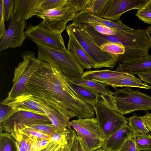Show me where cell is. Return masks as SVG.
I'll return each instance as SVG.
<instances>
[{
    "instance_id": "6da1fadb",
    "label": "cell",
    "mask_w": 151,
    "mask_h": 151,
    "mask_svg": "<svg viewBox=\"0 0 151 151\" xmlns=\"http://www.w3.org/2000/svg\"><path fill=\"white\" fill-rule=\"evenodd\" d=\"M25 93L44 100L69 119L94 116L93 106L80 99L66 75L46 62L40 60L37 70L28 81Z\"/></svg>"
},
{
    "instance_id": "7a4b0ae2",
    "label": "cell",
    "mask_w": 151,
    "mask_h": 151,
    "mask_svg": "<svg viewBox=\"0 0 151 151\" xmlns=\"http://www.w3.org/2000/svg\"><path fill=\"white\" fill-rule=\"evenodd\" d=\"M104 96L113 109L122 115L137 111L151 110V97L130 87L116 89L111 96Z\"/></svg>"
},
{
    "instance_id": "3957f363",
    "label": "cell",
    "mask_w": 151,
    "mask_h": 151,
    "mask_svg": "<svg viewBox=\"0 0 151 151\" xmlns=\"http://www.w3.org/2000/svg\"><path fill=\"white\" fill-rule=\"evenodd\" d=\"M32 41L37 48L39 60L51 65L68 76L81 77L84 72L83 69L67 49L58 50Z\"/></svg>"
},
{
    "instance_id": "277c9868",
    "label": "cell",
    "mask_w": 151,
    "mask_h": 151,
    "mask_svg": "<svg viewBox=\"0 0 151 151\" xmlns=\"http://www.w3.org/2000/svg\"><path fill=\"white\" fill-rule=\"evenodd\" d=\"M75 37L94 65L93 68H112L117 63L119 55L110 54L102 50L79 25L71 23L66 28Z\"/></svg>"
},
{
    "instance_id": "5b68a950",
    "label": "cell",
    "mask_w": 151,
    "mask_h": 151,
    "mask_svg": "<svg viewBox=\"0 0 151 151\" xmlns=\"http://www.w3.org/2000/svg\"><path fill=\"white\" fill-rule=\"evenodd\" d=\"M120 43L124 47L125 51L118 55L117 63L134 61L149 55L150 47L145 29H133L122 32Z\"/></svg>"
},
{
    "instance_id": "8992f818",
    "label": "cell",
    "mask_w": 151,
    "mask_h": 151,
    "mask_svg": "<svg viewBox=\"0 0 151 151\" xmlns=\"http://www.w3.org/2000/svg\"><path fill=\"white\" fill-rule=\"evenodd\" d=\"M84 151L101 147L106 139L97 120L94 117L79 118L70 122Z\"/></svg>"
},
{
    "instance_id": "52a82bcc",
    "label": "cell",
    "mask_w": 151,
    "mask_h": 151,
    "mask_svg": "<svg viewBox=\"0 0 151 151\" xmlns=\"http://www.w3.org/2000/svg\"><path fill=\"white\" fill-rule=\"evenodd\" d=\"M21 57L23 61L15 68L13 85L4 99L6 100L12 99L25 92L28 81L40 65V60L36 58L34 52H24Z\"/></svg>"
},
{
    "instance_id": "ba28073f",
    "label": "cell",
    "mask_w": 151,
    "mask_h": 151,
    "mask_svg": "<svg viewBox=\"0 0 151 151\" xmlns=\"http://www.w3.org/2000/svg\"><path fill=\"white\" fill-rule=\"evenodd\" d=\"M96 118L106 139L128 123V118L116 111L106 101L104 95L93 106Z\"/></svg>"
},
{
    "instance_id": "9c48e42d",
    "label": "cell",
    "mask_w": 151,
    "mask_h": 151,
    "mask_svg": "<svg viewBox=\"0 0 151 151\" xmlns=\"http://www.w3.org/2000/svg\"><path fill=\"white\" fill-rule=\"evenodd\" d=\"M76 9L68 2L55 9L36 14L35 15L42 19L40 24L47 30L62 34L66 29L67 23L73 20L76 14Z\"/></svg>"
},
{
    "instance_id": "30bf717a",
    "label": "cell",
    "mask_w": 151,
    "mask_h": 151,
    "mask_svg": "<svg viewBox=\"0 0 151 151\" xmlns=\"http://www.w3.org/2000/svg\"><path fill=\"white\" fill-rule=\"evenodd\" d=\"M24 33L27 38L43 45L60 50L66 49L61 34L49 31L40 24L35 26L29 24Z\"/></svg>"
},
{
    "instance_id": "8fae6325",
    "label": "cell",
    "mask_w": 151,
    "mask_h": 151,
    "mask_svg": "<svg viewBox=\"0 0 151 151\" xmlns=\"http://www.w3.org/2000/svg\"><path fill=\"white\" fill-rule=\"evenodd\" d=\"M27 26L26 21L17 20L13 14L10 17L7 29L1 39L0 51L22 46L27 38L24 31Z\"/></svg>"
},
{
    "instance_id": "7c38bea8",
    "label": "cell",
    "mask_w": 151,
    "mask_h": 151,
    "mask_svg": "<svg viewBox=\"0 0 151 151\" xmlns=\"http://www.w3.org/2000/svg\"><path fill=\"white\" fill-rule=\"evenodd\" d=\"M150 0H110L101 18L111 21L120 19L124 13L132 9L139 10Z\"/></svg>"
},
{
    "instance_id": "4fadbf2b",
    "label": "cell",
    "mask_w": 151,
    "mask_h": 151,
    "mask_svg": "<svg viewBox=\"0 0 151 151\" xmlns=\"http://www.w3.org/2000/svg\"><path fill=\"white\" fill-rule=\"evenodd\" d=\"M1 103L11 107L15 113L24 111L47 116L40 105L33 99L32 95L25 92L11 99H4Z\"/></svg>"
},
{
    "instance_id": "5bb4252c",
    "label": "cell",
    "mask_w": 151,
    "mask_h": 151,
    "mask_svg": "<svg viewBox=\"0 0 151 151\" xmlns=\"http://www.w3.org/2000/svg\"><path fill=\"white\" fill-rule=\"evenodd\" d=\"M72 23L78 24H97L121 32H127L133 29L123 24L120 19L116 21L107 20L95 16L87 10L76 13Z\"/></svg>"
},
{
    "instance_id": "9a60e30c",
    "label": "cell",
    "mask_w": 151,
    "mask_h": 151,
    "mask_svg": "<svg viewBox=\"0 0 151 151\" xmlns=\"http://www.w3.org/2000/svg\"><path fill=\"white\" fill-rule=\"evenodd\" d=\"M15 124H52L50 119L47 116L38 115L31 112L19 111L14 113L8 119L2 123L6 131H14Z\"/></svg>"
},
{
    "instance_id": "2e32d148",
    "label": "cell",
    "mask_w": 151,
    "mask_h": 151,
    "mask_svg": "<svg viewBox=\"0 0 151 151\" xmlns=\"http://www.w3.org/2000/svg\"><path fill=\"white\" fill-rule=\"evenodd\" d=\"M135 135L127 124L106 139L101 148L105 151H119L125 142Z\"/></svg>"
},
{
    "instance_id": "e0dca14e",
    "label": "cell",
    "mask_w": 151,
    "mask_h": 151,
    "mask_svg": "<svg viewBox=\"0 0 151 151\" xmlns=\"http://www.w3.org/2000/svg\"><path fill=\"white\" fill-rule=\"evenodd\" d=\"M43 0H14L13 14L17 20L26 21L38 13Z\"/></svg>"
},
{
    "instance_id": "ac0fdd59",
    "label": "cell",
    "mask_w": 151,
    "mask_h": 151,
    "mask_svg": "<svg viewBox=\"0 0 151 151\" xmlns=\"http://www.w3.org/2000/svg\"><path fill=\"white\" fill-rule=\"evenodd\" d=\"M35 101L40 106L51 121L52 124L60 132L66 131L70 127L69 119L59 113L44 100L36 98Z\"/></svg>"
},
{
    "instance_id": "d6986e66",
    "label": "cell",
    "mask_w": 151,
    "mask_h": 151,
    "mask_svg": "<svg viewBox=\"0 0 151 151\" xmlns=\"http://www.w3.org/2000/svg\"><path fill=\"white\" fill-rule=\"evenodd\" d=\"M69 37L67 50L73 55L84 69L90 70L94 65L75 37L68 31L66 30Z\"/></svg>"
},
{
    "instance_id": "ffe728a7",
    "label": "cell",
    "mask_w": 151,
    "mask_h": 151,
    "mask_svg": "<svg viewBox=\"0 0 151 151\" xmlns=\"http://www.w3.org/2000/svg\"><path fill=\"white\" fill-rule=\"evenodd\" d=\"M116 71L134 75L151 71V55L134 61L119 63Z\"/></svg>"
},
{
    "instance_id": "44dd1931",
    "label": "cell",
    "mask_w": 151,
    "mask_h": 151,
    "mask_svg": "<svg viewBox=\"0 0 151 151\" xmlns=\"http://www.w3.org/2000/svg\"><path fill=\"white\" fill-rule=\"evenodd\" d=\"M129 73L109 69L89 70L84 72L81 78L105 84L111 80L127 76Z\"/></svg>"
},
{
    "instance_id": "7402d4cb",
    "label": "cell",
    "mask_w": 151,
    "mask_h": 151,
    "mask_svg": "<svg viewBox=\"0 0 151 151\" xmlns=\"http://www.w3.org/2000/svg\"><path fill=\"white\" fill-rule=\"evenodd\" d=\"M66 76L69 84L80 99L86 104L93 106L98 101L101 94L88 87L73 83Z\"/></svg>"
},
{
    "instance_id": "603a6c76",
    "label": "cell",
    "mask_w": 151,
    "mask_h": 151,
    "mask_svg": "<svg viewBox=\"0 0 151 151\" xmlns=\"http://www.w3.org/2000/svg\"><path fill=\"white\" fill-rule=\"evenodd\" d=\"M105 84L114 88L125 87L151 89V86L143 82L134 75L130 73L127 76L111 80Z\"/></svg>"
},
{
    "instance_id": "cb8c5ba5",
    "label": "cell",
    "mask_w": 151,
    "mask_h": 151,
    "mask_svg": "<svg viewBox=\"0 0 151 151\" xmlns=\"http://www.w3.org/2000/svg\"><path fill=\"white\" fill-rule=\"evenodd\" d=\"M67 76L68 78L73 83L88 87L105 96H111L113 93L109 89L107 85L105 84L89 79Z\"/></svg>"
},
{
    "instance_id": "d4e9b609",
    "label": "cell",
    "mask_w": 151,
    "mask_h": 151,
    "mask_svg": "<svg viewBox=\"0 0 151 151\" xmlns=\"http://www.w3.org/2000/svg\"><path fill=\"white\" fill-rule=\"evenodd\" d=\"M128 125L135 134H150L142 120V116L134 115L128 118Z\"/></svg>"
},
{
    "instance_id": "484cf974",
    "label": "cell",
    "mask_w": 151,
    "mask_h": 151,
    "mask_svg": "<svg viewBox=\"0 0 151 151\" xmlns=\"http://www.w3.org/2000/svg\"><path fill=\"white\" fill-rule=\"evenodd\" d=\"M110 1V0H91L87 10L92 14L101 18Z\"/></svg>"
},
{
    "instance_id": "4316f807",
    "label": "cell",
    "mask_w": 151,
    "mask_h": 151,
    "mask_svg": "<svg viewBox=\"0 0 151 151\" xmlns=\"http://www.w3.org/2000/svg\"><path fill=\"white\" fill-rule=\"evenodd\" d=\"M27 127L43 134L52 137L57 133L61 132L52 124H24Z\"/></svg>"
},
{
    "instance_id": "83f0119b",
    "label": "cell",
    "mask_w": 151,
    "mask_h": 151,
    "mask_svg": "<svg viewBox=\"0 0 151 151\" xmlns=\"http://www.w3.org/2000/svg\"><path fill=\"white\" fill-rule=\"evenodd\" d=\"M100 47L103 50L114 55H121L125 51L124 46L118 43L107 42L103 44Z\"/></svg>"
},
{
    "instance_id": "f1b7e54d",
    "label": "cell",
    "mask_w": 151,
    "mask_h": 151,
    "mask_svg": "<svg viewBox=\"0 0 151 151\" xmlns=\"http://www.w3.org/2000/svg\"><path fill=\"white\" fill-rule=\"evenodd\" d=\"M137 150L151 148V134H135L133 137Z\"/></svg>"
},
{
    "instance_id": "f546056e",
    "label": "cell",
    "mask_w": 151,
    "mask_h": 151,
    "mask_svg": "<svg viewBox=\"0 0 151 151\" xmlns=\"http://www.w3.org/2000/svg\"><path fill=\"white\" fill-rule=\"evenodd\" d=\"M136 16L140 20L151 25V0L138 10Z\"/></svg>"
},
{
    "instance_id": "4dcf8cb0",
    "label": "cell",
    "mask_w": 151,
    "mask_h": 151,
    "mask_svg": "<svg viewBox=\"0 0 151 151\" xmlns=\"http://www.w3.org/2000/svg\"><path fill=\"white\" fill-rule=\"evenodd\" d=\"M67 1V0H43L39 7L38 13L57 8L65 4Z\"/></svg>"
},
{
    "instance_id": "1f68e13d",
    "label": "cell",
    "mask_w": 151,
    "mask_h": 151,
    "mask_svg": "<svg viewBox=\"0 0 151 151\" xmlns=\"http://www.w3.org/2000/svg\"><path fill=\"white\" fill-rule=\"evenodd\" d=\"M68 128L70 144L69 151H84L75 131L70 127Z\"/></svg>"
},
{
    "instance_id": "d6a6232c",
    "label": "cell",
    "mask_w": 151,
    "mask_h": 151,
    "mask_svg": "<svg viewBox=\"0 0 151 151\" xmlns=\"http://www.w3.org/2000/svg\"><path fill=\"white\" fill-rule=\"evenodd\" d=\"M91 0H68V2L76 10V12L87 10Z\"/></svg>"
},
{
    "instance_id": "836d02e7",
    "label": "cell",
    "mask_w": 151,
    "mask_h": 151,
    "mask_svg": "<svg viewBox=\"0 0 151 151\" xmlns=\"http://www.w3.org/2000/svg\"><path fill=\"white\" fill-rule=\"evenodd\" d=\"M88 24L98 33L106 35H117L119 32L107 27L95 24Z\"/></svg>"
},
{
    "instance_id": "e575fe53",
    "label": "cell",
    "mask_w": 151,
    "mask_h": 151,
    "mask_svg": "<svg viewBox=\"0 0 151 151\" xmlns=\"http://www.w3.org/2000/svg\"><path fill=\"white\" fill-rule=\"evenodd\" d=\"M14 0H3V12L5 21H8L13 14Z\"/></svg>"
},
{
    "instance_id": "d590c367",
    "label": "cell",
    "mask_w": 151,
    "mask_h": 151,
    "mask_svg": "<svg viewBox=\"0 0 151 151\" xmlns=\"http://www.w3.org/2000/svg\"><path fill=\"white\" fill-rule=\"evenodd\" d=\"M13 110L10 106L0 104V122L2 124L14 113Z\"/></svg>"
},
{
    "instance_id": "8d00e7d4",
    "label": "cell",
    "mask_w": 151,
    "mask_h": 151,
    "mask_svg": "<svg viewBox=\"0 0 151 151\" xmlns=\"http://www.w3.org/2000/svg\"><path fill=\"white\" fill-rule=\"evenodd\" d=\"M132 137L125 142L119 151H136V145Z\"/></svg>"
},
{
    "instance_id": "74e56055",
    "label": "cell",
    "mask_w": 151,
    "mask_h": 151,
    "mask_svg": "<svg viewBox=\"0 0 151 151\" xmlns=\"http://www.w3.org/2000/svg\"><path fill=\"white\" fill-rule=\"evenodd\" d=\"M3 0H0V39H1L5 32V20L3 12Z\"/></svg>"
},
{
    "instance_id": "f35d334b",
    "label": "cell",
    "mask_w": 151,
    "mask_h": 151,
    "mask_svg": "<svg viewBox=\"0 0 151 151\" xmlns=\"http://www.w3.org/2000/svg\"><path fill=\"white\" fill-rule=\"evenodd\" d=\"M137 75L142 81L151 84V71L139 73Z\"/></svg>"
},
{
    "instance_id": "ab89813d",
    "label": "cell",
    "mask_w": 151,
    "mask_h": 151,
    "mask_svg": "<svg viewBox=\"0 0 151 151\" xmlns=\"http://www.w3.org/2000/svg\"><path fill=\"white\" fill-rule=\"evenodd\" d=\"M50 141V139H39L35 147L38 150H40L45 148Z\"/></svg>"
},
{
    "instance_id": "60d3db41",
    "label": "cell",
    "mask_w": 151,
    "mask_h": 151,
    "mask_svg": "<svg viewBox=\"0 0 151 151\" xmlns=\"http://www.w3.org/2000/svg\"><path fill=\"white\" fill-rule=\"evenodd\" d=\"M142 120L148 129L151 132V113L147 112L142 116Z\"/></svg>"
},
{
    "instance_id": "b9f144b4",
    "label": "cell",
    "mask_w": 151,
    "mask_h": 151,
    "mask_svg": "<svg viewBox=\"0 0 151 151\" xmlns=\"http://www.w3.org/2000/svg\"><path fill=\"white\" fill-rule=\"evenodd\" d=\"M0 151H11V147L9 141L1 142Z\"/></svg>"
},
{
    "instance_id": "7bdbcfd3",
    "label": "cell",
    "mask_w": 151,
    "mask_h": 151,
    "mask_svg": "<svg viewBox=\"0 0 151 151\" xmlns=\"http://www.w3.org/2000/svg\"><path fill=\"white\" fill-rule=\"evenodd\" d=\"M70 142L69 140L67 142L63 145L61 148V151H69L70 148Z\"/></svg>"
},
{
    "instance_id": "ee69618b",
    "label": "cell",
    "mask_w": 151,
    "mask_h": 151,
    "mask_svg": "<svg viewBox=\"0 0 151 151\" xmlns=\"http://www.w3.org/2000/svg\"><path fill=\"white\" fill-rule=\"evenodd\" d=\"M145 30L149 40L150 47L151 48V26L147 27Z\"/></svg>"
},
{
    "instance_id": "f6af8a7d",
    "label": "cell",
    "mask_w": 151,
    "mask_h": 151,
    "mask_svg": "<svg viewBox=\"0 0 151 151\" xmlns=\"http://www.w3.org/2000/svg\"><path fill=\"white\" fill-rule=\"evenodd\" d=\"M136 151H151V148L147 149L137 150Z\"/></svg>"
},
{
    "instance_id": "bcb514c9",
    "label": "cell",
    "mask_w": 151,
    "mask_h": 151,
    "mask_svg": "<svg viewBox=\"0 0 151 151\" xmlns=\"http://www.w3.org/2000/svg\"><path fill=\"white\" fill-rule=\"evenodd\" d=\"M91 151H105L103 150L101 147L92 150Z\"/></svg>"
},
{
    "instance_id": "7dc6e473",
    "label": "cell",
    "mask_w": 151,
    "mask_h": 151,
    "mask_svg": "<svg viewBox=\"0 0 151 151\" xmlns=\"http://www.w3.org/2000/svg\"><path fill=\"white\" fill-rule=\"evenodd\" d=\"M38 150L37 149L34 148V149L32 151H38Z\"/></svg>"
}]
</instances>
